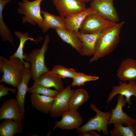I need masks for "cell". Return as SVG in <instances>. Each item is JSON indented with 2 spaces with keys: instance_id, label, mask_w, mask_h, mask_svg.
I'll return each mask as SVG.
<instances>
[{
  "instance_id": "obj_1",
  "label": "cell",
  "mask_w": 136,
  "mask_h": 136,
  "mask_svg": "<svg viewBox=\"0 0 136 136\" xmlns=\"http://www.w3.org/2000/svg\"><path fill=\"white\" fill-rule=\"evenodd\" d=\"M124 23L123 21L117 22L101 32L96 44L94 53L89 60L90 63L113 52L119 42V34Z\"/></svg>"
},
{
  "instance_id": "obj_2",
  "label": "cell",
  "mask_w": 136,
  "mask_h": 136,
  "mask_svg": "<svg viewBox=\"0 0 136 136\" xmlns=\"http://www.w3.org/2000/svg\"><path fill=\"white\" fill-rule=\"evenodd\" d=\"M25 65L19 58L14 57L8 59L0 56V73H3L0 82H4L17 87L21 81Z\"/></svg>"
},
{
  "instance_id": "obj_3",
  "label": "cell",
  "mask_w": 136,
  "mask_h": 136,
  "mask_svg": "<svg viewBox=\"0 0 136 136\" xmlns=\"http://www.w3.org/2000/svg\"><path fill=\"white\" fill-rule=\"evenodd\" d=\"M50 41L49 36L46 35L40 48L34 49L28 54L25 53L26 56L25 60L30 64V69L34 81L42 74L50 71L46 66L44 61L45 53L48 49Z\"/></svg>"
},
{
  "instance_id": "obj_4",
  "label": "cell",
  "mask_w": 136,
  "mask_h": 136,
  "mask_svg": "<svg viewBox=\"0 0 136 136\" xmlns=\"http://www.w3.org/2000/svg\"><path fill=\"white\" fill-rule=\"evenodd\" d=\"M43 0H22L19 2L17 11L18 14L25 15L22 18L23 23L27 22L34 25L37 24L39 27L41 28L43 19L41 14L40 5Z\"/></svg>"
},
{
  "instance_id": "obj_5",
  "label": "cell",
  "mask_w": 136,
  "mask_h": 136,
  "mask_svg": "<svg viewBox=\"0 0 136 136\" xmlns=\"http://www.w3.org/2000/svg\"><path fill=\"white\" fill-rule=\"evenodd\" d=\"M90 107L96 112V115L90 119L85 124L77 129L76 132L80 133L87 131L96 130L98 132L102 131L103 134L108 136L107 125L111 112H102L93 104H90Z\"/></svg>"
},
{
  "instance_id": "obj_6",
  "label": "cell",
  "mask_w": 136,
  "mask_h": 136,
  "mask_svg": "<svg viewBox=\"0 0 136 136\" xmlns=\"http://www.w3.org/2000/svg\"><path fill=\"white\" fill-rule=\"evenodd\" d=\"M116 23L105 19L93 12L86 16L79 30L80 32L84 33H93L101 32L112 27Z\"/></svg>"
},
{
  "instance_id": "obj_7",
  "label": "cell",
  "mask_w": 136,
  "mask_h": 136,
  "mask_svg": "<svg viewBox=\"0 0 136 136\" xmlns=\"http://www.w3.org/2000/svg\"><path fill=\"white\" fill-rule=\"evenodd\" d=\"M71 86H68L59 91L54 97L49 113L51 117L55 118L61 116L63 113L69 110L70 98L75 91L74 89L71 88Z\"/></svg>"
},
{
  "instance_id": "obj_8",
  "label": "cell",
  "mask_w": 136,
  "mask_h": 136,
  "mask_svg": "<svg viewBox=\"0 0 136 136\" xmlns=\"http://www.w3.org/2000/svg\"><path fill=\"white\" fill-rule=\"evenodd\" d=\"M114 0H93L90 4L94 11L105 19L117 23L119 20L118 12L113 5Z\"/></svg>"
},
{
  "instance_id": "obj_9",
  "label": "cell",
  "mask_w": 136,
  "mask_h": 136,
  "mask_svg": "<svg viewBox=\"0 0 136 136\" xmlns=\"http://www.w3.org/2000/svg\"><path fill=\"white\" fill-rule=\"evenodd\" d=\"M124 96L119 94L117 97V104L115 108L111 109V113L108 124H125L127 126H134L136 119H134L124 112L122 108L127 103Z\"/></svg>"
},
{
  "instance_id": "obj_10",
  "label": "cell",
  "mask_w": 136,
  "mask_h": 136,
  "mask_svg": "<svg viewBox=\"0 0 136 136\" xmlns=\"http://www.w3.org/2000/svg\"><path fill=\"white\" fill-rule=\"evenodd\" d=\"M60 15L65 18L72 14L82 12L87 8L86 3L78 0H52Z\"/></svg>"
},
{
  "instance_id": "obj_11",
  "label": "cell",
  "mask_w": 136,
  "mask_h": 136,
  "mask_svg": "<svg viewBox=\"0 0 136 136\" xmlns=\"http://www.w3.org/2000/svg\"><path fill=\"white\" fill-rule=\"evenodd\" d=\"M24 118L16 99L11 98L4 102L0 108V119H10L21 122Z\"/></svg>"
},
{
  "instance_id": "obj_12",
  "label": "cell",
  "mask_w": 136,
  "mask_h": 136,
  "mask_svg": "<svg viewBox=\"0 0 136 136\" xmlns=\"http://www.w3.org/2000/svg\"><path fill=\"white\" fill-rule=\"evenodd\" d=\"M60 121L55 122L53 130L56 128L63 129H77L82 123L83 119L77 111L69 110L63 113Z\"/></svg>"
},
{
  "instance_id": "obj_13",
  "label": "cell",
  "mask_w": 136,
  "mask_h": 136,
  "mask_svg": "<svg viewBox=\"0 0 136 136\" xmlns=\"http://www.w3.org/2000/svg\"><path fill=\"white\" fill-rule=\"evenodd\" d=\"M119 85L113 86L111 92L108 96L107 102H110L116 95L121 94L125 97V99L127 103L131 104L130 98L132 95L136 97V81H131L127 83L126 81H119Z\"/></svg>"
},
{
  "instance_id": "obj_14",
  "label": "cell",
  "mask_w": 136,
  "mask_h": 136,
  "mask_svg": "<svg viewBox=\"0 0 136 136\" xmlns=\"http://www.w3.org/2000/svg\"><path fill=\"white\" fill-rule=\"evenodd\" d=\"M101 32L88 34L79 31L76 33L82 44V49L80 54L81 55L91 56H93L97 40Z\"/></svg>"
},
{
  "instance_id": "obj_15",
  "label": "cell",
  "mask_w": 136,
  "mask_h": 136,
  "mask_svg": "<svg viewBox=\"0 0 136 136\" xmlns=\"http://www.w3.org/2000/svg\"><path fill=\"white\" fill-rule=\"evenodd\" d=\"M32 78V75L30 67L26 68L22 73V79L21 81L17 86V92L16 96V99L20 107L22 115H25L24 103L26 93L28 91L29 87L28 84L30 80Z\"/></svg>"
},
{
  "instance_id": "obj_16",
  "label": "cell",
  "mask_w": 136,
  "mask_h": 136,
  "mask_svg": "<svg viewBox=\"0 0 136 136\" xmlns=\"http://www.w3.org/2000/svg\"><path fill=\"white\" fill-rule=\"evenodd\" d=\"M117 76L123 81H136V60L131 58L123 60L117 71Z\"/></svg>"
},
{
  "instance_id": "obj_17",
  "label": "cell",
  "mask_w": 136,
  "mask_h": 136,
  "mask_svg": "<svg viewBox=\"0 0 136 136\" xmlns=\"http://www.w3.org/2000/svg\"><path fill=\"white\" fill-rule=\"evenodd\" d=\"M33 83L48 88L53 87L58 91L64 88L62 78L58 75L50 71L41 74Z\"/></svg>"
},
{
  "instance_id": "obj_18",
  "label": "cell",
  "mask_w": 136,
  "mask_h": 136,
  "mask_svg": "<svg viewBox=\"0 0 136 136\" xmlns=\"http://www.w3.org/2000/svg\"><path fill=\"white\" fill-rule=\"evenodd\" d=\"M94 12L90 6L85 11L73 14L65 18L64 25L66 28L76 33L79 31L81 24L86 16Z\"/></svg>"
},
{
  "instance_id": "obj_19",
  "label": "cell",
  "mask_w": 136,
  "mask_h": 136,
  "mask_svg": "<svg viewBox=\"0 0 136 136\" xmlns=\"http://www.w3.org/2000/svg\"><path fill=\"white\" fill-rule=\"evenodd\" d=\"M29 97L32 107L44 114L50 113L54 97L39 94H31Z\"/></svg>"
},
{
  "instance_id": "obj_20",
  "label": "cell",
  "mask_w": 136,
  "mask_h": 136,
  "mask_svg": "<svg viewBox=\"0 0 136 136\" xmlns=\"http://www.w3.org/2000/svg\"><path fill=\"white\" fill-rule=\"evenodd\" d=\"M14 34L19 38L20 44L16 51L14 54L10 56L9 59L14 57L18 58L24 63L25 67H30V63L27 61L25 62L23 60H25L26 58L25 53H23V48L24 44L28 40L34 41L37 43L38 42H40L41 41L43 38L41 37L35 40L32 38L29 37H28V32H25L22 34L19 31H16L15 32Z\"/></svg>"
},
{
  "instance_id": "obj_21",
  "label": "cell",
  "mask_w": 136,
  "mask_h": 136,
  "mask_svg": "<svg viewBox=\"0 0 136 136\" xmlns=\"http://www.w3.org/2000/svg\"><path fill=\"white\" fill-rule=\"evenodd\" d=\"M43 16V22L41 27L43 32H46L49 29L59 28H66L64 25L65 18L55 15L47 11L41 10Z\"/></svg>"
},
{
  "instance_id": "obj_22",
  "label": "cell",
  "mask_w": 136,
  "mask_h": 136,
  "mask_svg": "<svg viewBox=\"0 0 136 136\" xmlns=\"http://www.w3.org/2000/svg\"><path fill=\"white\" fill-rule=\"evenodd\" d=\"M54 29L62 41L75 49L79 54L80 53L82 44L76 33L66 28H57Z\"/></svg>"
},
{
  "instance_id": "obj_23",
  "label": "cell",
  "mask_w": 136,
  "mask_h": 136,
  "mask_svg": "<svg viewBox=\"0 0 136 136\" xmlns=\"http://www.w3.org/2000/svg\"><path fill=\"white\" fill-rule=\"evenodd\" d=\"M23 128L21 122L5 119L0 124V136H13L16 134L21 133Z\"/></svg>"
},
{
  "instance_id": "obj_24",
  "label": "cell",
  "mask_w": 136,
  "mask_h": 136,
  "mask_svg": "<svg viewBox=\"0 0 136 136\" xmlns=\"http://www.w3.org/2000/svg\"><path fill=\"white\" fill-rule=\"evenodd\" d=\"M11 0H0V36L4 42H9L15 47L13 36L9 28L4 22L3 17V11L5 5Z\"/></svg>"
},
{
  "instance_id": "obj_25",
  "label": "cell",
  "mask_w": 136,
  "mask_h": 136,
  "mask_svg": "<svg viewBox=\"0 0 136 136\" xmlns=\"http://www.w3.org/2000/svg\"><path fill=\"white\" fill-rule=\"evenodd\" d=\"M89 98L85 89L80 88L75 90L70 98L69 110L77 111L80 106L87 101Z\"/></svg>"
},
{
  "instance_id": "obj_26",
  "label": "cell",
  "mask_w": 136,
  "mask_h": 136,
  "mask_svg": "<svg viewBox=\"0 0 136 136\" xmlns=\"http://www.w3.org/2000/svg\"><path fill=\"white\" fill-rule=\"evenodd\" d=\"M114 127L110 131L112 136H135L134 126L130 125L124 126L120 124H114Z\"/></svg>"
},
{
  "instance_id": "obj_27",
  "label": "cell",
  "mask_w": 136,
  "mask_h": 136,
  "mask_svg": "<svg viewBox=\"0 0 136 136\" xmlns=\"http://www.w3.org/2000/svg\"><path fill=\"white\" fill-rule=\"evenodd\" d=\"M28 91L31 94H39L54 97L59 91L36 84L29 88Z\"/></svg>"
},
{
  "instance_id": "obj_28",
  "label": "cell",
  "mask_w": 136,
  "mask_h": 136,
  "mask_svg": "<svg viewBox=\"0 0 136 136\" xmlns=\"http://www.w3.org/2000/svg\"><path fill=\"white\" fill-rule=\"evenodd\" d=\"M50 71L57 74L62 79L69 78L73 79L77 72L72 68H67L60 65H54Z\"/></svg>"
},
{
  "instance_id": "obj_29",
  "label": "cell",
  "mask_w": 136,
  "mask_h": 136,
  "mask_svg": "<svg viewBox=\"0 0 136 136\" xmlns=\"http://www.w3.org/2000/svg\"><path fill=\"white\" fill-rule=\"evenodd\" d=\"M99 78L98 76L88 75L83 73L77 72L73 79L71 86H74L82 85L87 82L96 81Z\"/></svg>"
},
{
  "instance_id": "obj_30",
  "label": "cell",
  "mask_w": 136,
  "mask_h": 136,
  "mask_svg": "<svg viewBox=\"0 0 136 136\" xmlns=\"http://www.w3.org/2000/svg\"><path fill=\"white\" fill-rule=\"evenodd\" d=\"M9 91H10L13 93H16L17 89L11 88L5 86L3 84L0 85V98L9 94Z\"/></svg>"
},
{
  "instance_id": "obj_31",
  "label": "cell",
  "mask_w": 136,
  "mask_h": 136,
  "mask_svg": "<svg viewBox=\"0 0 136 136\" xmlns=\"http://www.w3.org/2000/svg\"><path fill=\"white\" fill-rule=\"evenodd\" d=\"M79 136H100V135L94 130L86 131L80 133Z\"/></svg>"
},
{
  "instance_id": "obj_32",
  "label": "cell",
  "mask_w": 136,
  "mask_h": 136,
  "mask_svg": "<svg viewBox=\"0 0 136 136\" xmlns=\"http://www.w3.org/2000/svg\"><path fill=\"white\" fill-rule=\"evenodd\" d=\"M81 2L86 3H88L90 2H92L93 0H78Z\"/></svg>"
},
{
  "instance_id": "obj_33",
  "label": "cell",
  "mask_w": 136,
  "mask_h": 136,
  "mask_svg": "<svg viewBox=\"0 0 136 136\" xmlns=\"http://www.w3.org/2000/svg\"><path fill=\"white\" fill-rule=\"evenodd\" d=\"M135 130V135L136 136V122L135 123L134 125Z\"/></svg>"
}]
</instances>
